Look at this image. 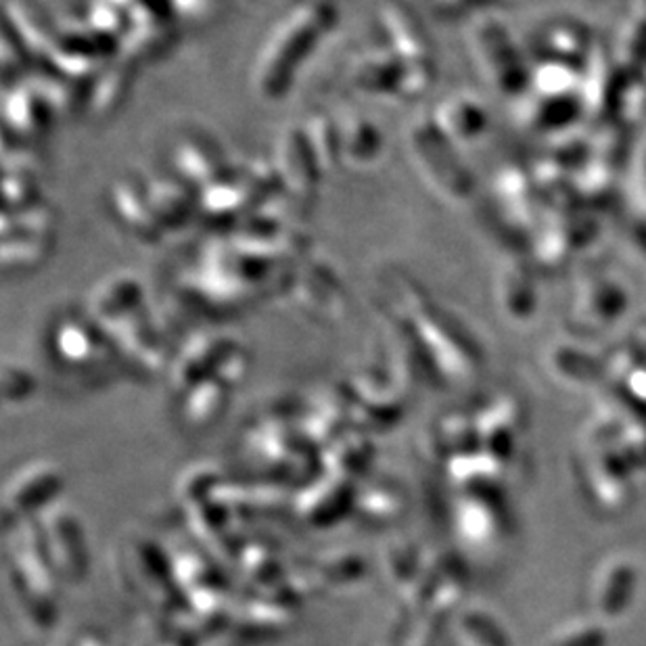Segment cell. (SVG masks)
Masks as SVG:
<instances>
[{"label":"cell","mask_w":646,"mask_h":646,"mask_svg":"<svg viewBox=\"0 0 646 646\" xmlns=\"http://www.w3.org/2000/svg\"><path fill=\"white\" fill-rule=\"evenodd\" d=\"M111 208L114 214L132 235L141 240H157L162 235V224L151 203L149 189H143L139 180L121 178L111 189Z\"/></svg>","instance_id":"4"},{"label":"cell","mask_w":646,"mask_h":646,"mask_svg":"<svg viewBox=\"0 0 646 646\" xmlns=\"http://www.w3.org/2000/svg\"><path fill=\"white\" fill-rule=\"evenodd\" d=\"M339 130V160L350 168H368L384 151V137L379 128L359 114L337 124Z\"/></svg>","instance_id":"8"},{"label":"cell","mask_w":646,"mask_h":646,"mask_svg":"<svg viewBox=\"0 0 646 646\" xmlns=\"http://www.w3.org/2000/svg\"><path fill=\"white\" fill-rule=\"evenodd\" d=\"M308 141H310L312 149L318 157V164L322 172L333 168L339 160V130H337V121L331 120L325 114H316L312 120L306 121L304 126Z\"/></svg>","instance_id":"13"},{"label":"cell","mask_w":646,"mask_h":646,"mask_svg":"<svg viewBox=\"0 0 646 646\" xmlns=\"http://www.w3.org/2000/svg\"><path fill=\"white\" fill-rule=\"evenodd\" d=\"M481 124V111L473 101H467V96H450L448 103L439 109L437 128L446 130L444 134H450L456 139H471L478 134Z\"/></svg>","instance_id":"12"},{"label":"cell","mask_w":646,"mask_h":646,"mask_svg":"<svg viewBox=\"0 0 646 646\" xmlns=\"http://www.w3.org/2000/svg\"><path fill=\"white\" fill-rule=\"evenodd\" d=\"M385 47L407 66L427 63V38L412 11L400 2H384L379 11Z\"/></svg>","instance_id":"5"},{"label":"cell","mask_w":646,"mask_h":646,"mask_svg":"<svg viewBox=\"0 0 646 646\" xmlns=\"http://www.w3.org/2000/svg\"><path fill=\"white\" fill-rule=\"evenodd\" d=\"M224 157L210 139L192 137L183 139L174 151V168L185 185L210 187L218 178H222Z\"/></svg>","instance_id":"7"},{"label":"cell","mask_w":646,"mask_h":646,"mask_svg":"<svg viewBox=\"0 0 646 646\" xmlns=\"http://www.w3.org/2000/svg\"><path fill=\"white\" fill-rule=\"evenodd\" d=\"M254 187L247 178L240 180H226L224 176L218 178L210 187L203 189L199 199V210L208 218H237L249 203V197H254Z\"/></svg>","instance_id":"9"},{"label":"cell","mask_w":646,"mask_h":646,"mask_svg":"<svg viewBox=\"0 0 646 646\" xmlns=\"http://www.w3.org/2000/svg\"><path fill=\"white\" fill-rule=\"evenodd\" d=\"M274 166L291 197H295L297 201H312L318 189L322 168L304 128H289L281 134V139L277 141Z\"/></svg>","instance_id":"3"},{"label":"cell","mask_w":646,"mask_h":646,"mask_svg":"<svg viewBox=\"0 0 646 646\" xmlns=\"http://www.w3.org/2000/svg\"><path fill=\"white\" fill-rule=\"evenodd\" d=\"M149 195L162 228L180 226L191 218L195 201L191 199L189 185H185L183 180H155L149 187Z\"/></svg>","instance_id":"10"},{"label":"cell","mask_w":646,"mask_h":646,"mask_svg":"<svg viewBox=\"0 0 646 646\" xmlns=\"http://www.w3.org/2000/svg\"><path fill=\"white\" fill-rule=\"evenodd\" d=\"M641 2H645V4H646V0H641Z\"/></svg>","instance_id":"15"},{"label":"cell","mask_w":646,"mask_h":646,"mask_svg":"<svg viewBox=\"0 0 646 646\" xmlns=\"http://www.w3.org/2000/svg\"><path fill=\"white\" fill-rule=\"evenodd\" d=\"M143 299V285L132 274H116L103 281L93 293V308L96 314L114 318V314L137 310Z\"/></svg>","instance_id":"11"},{"label":"cell","mask_w":646,"mask_h":646,"mask_svg":"<svg viewBox=\"0 0 646 646\" xmlns=\"http://www.w3.org/2000/svg\"><path fill=\"white\" fill-rule=\"evenodd\" d=\"M126 73L121 72L120 68L114 72H107L103 75V82H96L95 91H93V98H91V107L95 114H105L111 111L121 101V96L126 93Z\"/></svg>","instance_id":"14"},{"label":"cell","mask_w":646,"mask_h":646,"mask_svg":"<svg viewBox=\"0 0 646 646\" xmlns=\"http://www.w3.org/2000/svg\"><path fill=\"white\" fill-rule=\"evenodd\" d=\"M336 22V13L325 2H308L277 25L266 40L256 70L254 89L266 101H274L287 93L293 78L308 59L314 47Z\"/></svg>","instance_id":"1"},{"label":"cell","mask_w":646,"mask_h":646,"mask_svg":"<svg viewBox=\"0 0 646 646\" xmlns=\"http://www.w3.org/2000/svg\"><path fill=\"white\" fill-rule=\"evenodd\" d=\"M407 66H398V57L385 47L360 55L352 66V86L371 96H400V82Z\"/></svg>","instance_id":"6"},{"label":"cell","mask_w":646,"mask_h":646,"mask_svg":"<svg viewBox=\"0 0 646 646\" xmlns=\"http://www.w3.org/2000/svg\"><path fill=\"white\" fill-rule=\"evenodd\" d=\"M408 146L416 162V166L425 174V178L433 180V185L444 192L465 195L467 178L460 169L455 153L446 146L444 132L437 126L414 124L408 134Z\"/></svg>","instance_id":"2"}]
</instances>
